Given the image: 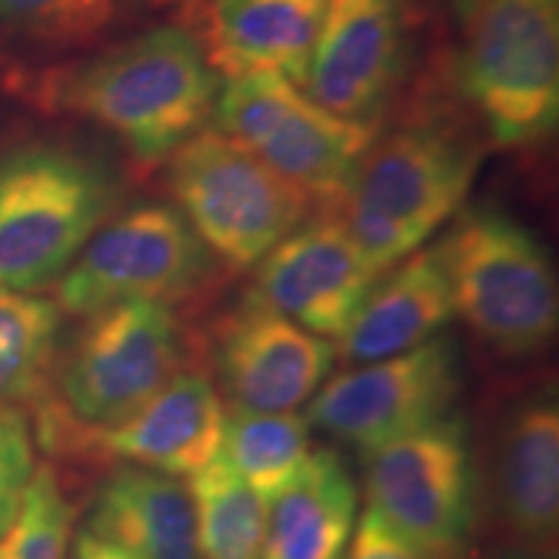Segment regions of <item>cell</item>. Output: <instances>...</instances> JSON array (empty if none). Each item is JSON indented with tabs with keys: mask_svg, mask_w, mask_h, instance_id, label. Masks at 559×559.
<instances>
[{
	"mask_svg": "<svg viewBox=\"0 0 559 559\" xmlns=\"http://www.w3.org/2000/svg\"><path fill=\"white\" fill-rule=\"evenodd\" d=\"M218 91V70L202 41L174 24L140 32L39 81L47 107L99 124L145 164L169 158L198 135Z\"/></svg>",
	"mask_w": 559,
	"mask_h": 559,
	"instance_id": "cell-1",
	"label": "cell"
},
{
	"mask_svg": "<svg viewBox=\"0 0 559 559\" xmlns=\"http://www.w3.org/2000/svg\"><path fill=\"white\" fill-rule=\"evenodd\" d=\"M479 151L443 122H412L376 138L355 174L340 218L376 272H386L464 205Z\"/></svg>",
	"mask_w": 559,
	"mask_h": 559,
	"instance_id": "cell-2",
	"label": "cell"
},
{
	"mask_svg": "<svg viewBox=\"0 0 559 559\" xmlns=\"http://www.w3.org/2000/svg\"><path fill=\"white\" fill-rule=\"evenodd\" d=\"M120 181L107 164L62 143L0 153V293L62 277L115 213Z\"/></svg>",
	"mask_w": 559,
	"mask_h": 559,
	"instance_id": "cell-3",
	"label": "cell"
},
{
	"mask_svg": "<svg viewBox=\"0 0 559 559\" xmlns=\"http://www.w3.org/2000/svg\"><path fill=\"white\" fill-rule=\"evenodd\" d=\"M187 362L171 304L132 298L88 313L55 373L58 400L41 407V443L60 449L75 432L122 423Z\"/></svg>",
	"mask_w": 559,
	"mask_h": 559,
	"instance_id": "cell-4",
	"label": "cell"
},
{
	"mask_svg": "<svg viewBox=\"0 0 559 559\" xmlns=\"http://www.w3.org/2000/svg\"><path fill=\"white\" fill-rule=\"evenodd\" d=\"M456 313L502 360H528L557 334L559 293L534 230L495 205L459 210L438 243Z\"/></svg>",
	"mask_w": 559,
	"mask_h": 559,
	"instance_id": "cell-5",
	"label": "cell"
},
{
	"mask_svg": "<svg viewBox=\"0 0 559 559\" xmlns=\"http://www.w3.org/2000/svg\"><path fill=\"white\" fill-rule=\"evenodd\" d=\"M213 115L221 132L326 213L342 207L362 156L379 138L376 124L332 115L272 70L230 75L221 83Z\"/></svg>",
	"mask_w": 559,
	"mask_h": 559,
	"instance_id": "cell-6",
	"label": "cell"
},
{
	"mask_svg": "<svg viewBox=\"0 0 559 559\" xmlns=\"http://www.w3.org/2000/svg\"><path fill=\"white\" fill-rule=\"evenodd\" d=\"M459 81L500 145L547 140L559 120V0H479Z\"/></svg>",
	"mask_w": 559,
	"mask_h": 559,
	"instance_id": "cell-7",
	"label": "cell"
},
{
	"mask_svg": "<svg viewBox=\"0 0 559 559\" xmlns=\"http://www.w3.org/2000/svg\"><path fill=\"white\" fill-rule=\"evenodd\" d=\"M368 510L430 559H469L479 479L459 412L360 453Z\"/></svg>",
	"mask_w": 559,
	"mask_h": 559,
	"instance_id": "cell-8",
	"label": "cell"
},
{
	"mask_svg": "<svg viewBox=\"0 0 559 559\" xmlns=\"http://www.w3.org/2000/svg\"><path fill=\"white\" fill-rule=\"evenodd\" d=\"M169 158L177 210L230 270L257 267L306 218V194L226 132L200 130Z\"/></svg>",
	"mask_w": 559,
	"mask_h": 559,
	"instance_id": "cell-9",
	"label": "cell"
},
{
	"mask_svg": "<svg viewBox=\"0 0 559 559\" xmlns=\"http://www.w3.org/2000/svg\"><path fill=\"white\" fill-rule=\"evenodd\" d=\"M213 275L215 257L177 207L138 202L104 223L62 272L58 306L73 317L132 298L177 306Z\"/></svg>",
	"mask_w": 559,
	"mask_h": 559,
	"instance_id": "cell-10",
	"label": "cell"
},
{
	"mask_svg": "<svg viewBox=\"0 0 559 559\" xmlns=\"http://www.w3.org/2000/svg\"><path fill=\"white\" fill-rule=\"evenodd\" d=\"M464 389V360L449 334L407 353L342 370L326 379L306 409V423L360 453L432 419L451 415Z\"/></svg>",
	"mask_w": 559,
	"mask_h": 559,
	"instance_id": "cell-11",
	"label": "cell"
},
{
	"mask_svg": "<svg viewBox=\"0 0 559 559\" xmlns=\"http://www.w3.org/2000/svg\"><path fill=\"white\" fill-rule=\"evenodd\" d=\"M210 358L230 407L293 412L330 379L337 347L247 293L215 324Z\"/></svg>",
	"mask_w": 559,
	"mask_h": 559,
	"instance_id": "cell-12",
	"label": "cell"
},
{
	"mask_svg": "<svg viewBox=\"0 0 559 559\" xmlns=\"http://www.w3.org/2000/svg\"><path fill=\"white\" fill-rule=\"evenodd\" d=\"M260 298L319 337H342L381 280L337 213L300 223L257 264Z\"/></svg>",
	"mask_w": 559,
	"mask_h": 559,
	"instance_id": "cell-13",
	"label": "cell"
},
{
	"mask_svg": "<svg viewBox=\"0 0 559 559\" xmlns=\"http://www.w3.org/2000/svg\"><path fill=\"white\" fill-rule=\"evenodd\" d=\"M404 45L402 0H326L306 94L332 115L376 124L400 81Z\"/></svg>",
	"mask_w": 559,
	"mask_h": 559,
	"instance_id": "cell-14",
	"label": "cell"
},
{
	"mask_svg": "<svg viewBox=\"0 0 559 559\" xmlns=\"http://www.w3.org/2000/svg\"><path fill=\"white\" fill-rule=\"evenodd\" d=\"M489 508L519 549L555 555L559 528V404L555 386L502 412L489 445Z\"/></svg>",
	"mask_w": 559,
	"mask_h": 559,
	"instance_id": "cell-15",
	"label": "cell"
},
{
	"mask_svg": "<svg viewBox=\"0 0 559 559\" xmlns=\"http://www.w3.org/2000/svg\"><path fill=\"white\" fill-rule=\"evenodd\" d=\"M223 419L226 412L215 381L205 368L187 362L128 419L102 430L75 432L68 440H75L81 451L171 477H190L221 453Z\"/></svg>",
	"mask_w": 559,
	"mask_h": 559,
	"instance_id": "cell-16",
	"label": "cell"
},
{
	"mask_svg": "<svg viewBox=\"0 0 559 559\" xmlns=\"http://www.w3.org/2000/svg\"><path fill=\"white\" fill-rule=\"evenodd\" d=\"M453 317L456 304L438 247L417 249L383 272L340 337L337 358L345 366L394 358L440 337Z\"/></svg>",
	"mask_w": 559,
	"mask_h": 559,
	"instance_id": "cell-17",
	"label": "cell"
},
{
	"mask_svg": "<svg viewBox=\"0 0 559 559\" xmlns=\"http://www.w3.org/2000/svg\"><path fill=\"white\" fill-rule=\"evenodd\" d=\"M326 0H207L205 55L228 75L272 70L304 83Z\"/></svg>",
	"mask_w": 559,
	"mask_h": 559,
	"instance_id": "cell-18",
	"label": "cell"
},
{
	"mask_svg": "<svg viewBox=\"0 0 559 559\" xmlns=\"http://www.w3.org/2000/svg\"><path fill=\"white\" fill-rule=\"evenodd\" d=\"M86 531L140 559H202L190 487L145 466L122 464L102 481Z\"/></svg>",
	"mask_w": 559,
	"mask_h": 559,
	"instance_id": "cell-19",
	"label": "cell"
},
{
	"mask_svg": "<svg viewBox=\"0 0 559 559\" xmlns=\"http://www.w3.org/2000/svg\"><path fill=\"white\" fill-rule=\"evenodd\" d=\"M360 492L345 461L313 449L267 510L262 559H340L358 523Z\"/></svg>",
	"mask_w": 559,
	"mask_h": 559,
	"instance_id": "cell-20",
	"label": "cell"
},
{
	"mask_svg": "<svg viewBox=\"0 0 559 559\" xmlns=\"http://www.w3.org/2000/svg\"><path fill=\"white\" fill-rule=\"evenodd\" d=\"M311 451V425L293 412L228 407L223 419L221 456L267 506L298 477Z\"/></svg>",
	"mask_w": 559,
	"mask_h": 559,
	"instance_id": "cell-21",
	"label": "cell"
},
{
	"mask_svg": "<svg viewBox=\"0 0 559 559\" xmlns=\"http://www.w3.org/2000/svg\"><path fill=\"white\" fill-rule=\"evenodd\" d=\"M202 559H262L270 506L243 481L226 459L190 474Z\"/></svg>",
	"mask_w": 559,
	"mask_h": 559,
	"instance_id": "cell-22",
	"label": "cell"
},
{
	"mask_svg": "<svg viewBox=\"0 0 559 559\" xmlns=\"http://www.w3.org/2000/svg\"><path fill=\"white\" fill-rule=\"evenodd\" d=\"M62 311L32 293H0V407L45 396L60 347Z\"/></svg>",
	"mask_w": 559,
	"mask_h": 559,
	"instance_id": "cell-23",
	"label": "cell"
},
{
	"mask_svg": "<svg viewBox=\"0 0 559 559\" xmlns=\"http://www.w3.org/2000/svg\"><path fill=\"white\" fill-rule=\"evenodd\" d=\"M148 0H0V24L55 52L83 50L109 37Z\"/></svg>",
	"mask_w": 559,
	"mask_h": 559,
	"instance_id": "cell-24",
	"label": "cell"
},
{
	"mask_svg": "<svg viewBox=\"0 0 559 559\" xmlns=\"http://www.w3.org/2000/svg\"><path fill=\"white\" fill-rule=\"evenodd\" d=\"M73 508L52 464H39L11 528L0 539V559H68Z\"/></svg>",
	"mask_w": 559,
	"mask_h": 559,
	"instance_id": "cell-25",
	"label": "cell"
},
{
	"mask_svg": "<svg viewBox=\"0 0 559 559\" xmlns=\"http://www.w3.org/2000/svg\"><path fill=\"white\" fill-rule=\"evenodd\" d=\"M34 469L29 419L19 407H0V539L16 519Z\"/></svg>",
	"mask_w": 559,
	"mask_h": 559,
	"instance_id": "cell-26",
	"label": "cell"
},
{
	"mask_svg": "<svg viewBox=\"0 0 559 559\" xmlns=\"http://www.w3.org/2000/svg\"><path fill=\"white\" fill-rule=\"evenodd\" d=\"M349 559H430L417 547L396 534L373 510L358 515L353 536H349Z\"/></svg>",
	"mask_w": 559,
	"mask_h": 559,
	"instance_id": "cell-27",
	"label": "cell"
},
{
	"mask_svg": "<svg viewBox=\"0 0 559 559\" xmlns=\"http://www.w3.org/2000/svg\"><path fill=\"white\" fill-rule=\"evenodd\" d=\"M68 557L70 559H140L135 555H130L128 549L117 547V544L99 539V536L91 534V531H86V528L75 536Z\"/></svg>",
	"mask_w": 559,
	"mask_h": 559,
	"instance_id": "cell-28",
	"label": "cell"
},
{
	"mask_svg": "<svg viewBox=\"0 0 559 559\" xmlns=\"http://www.w3.org/2000/svg\"><path fill=\"white\" fill-rule=\"evenodd\" d=\"M445 3L451 5V11L456 13L461 21H466L474 13V9L479 5V0H445Z\"/></svg>",
	"mask_w": 559,
	"mask_h": 559,
	"instance_id": "cell-29",
	"label": "cell"
},
{
	"mask_svg": "<svg viewBox=\"0 0 559 559\" xmlns=\"http://www.w3.org/2000/svg\"><path fill=\"white\" fill-rule=\"evenodd\" d=\"M502 559H555V555H544V551H531V549H515Z\"/></svg>",
	"mask_w": 559,
	"mask_h": 559,
	"instance_id": "cell-30",
	"label": "cell"
},
{
	"mask_svg": "<svg viewBox=\"0 0 559 559\" xmlns=\"http://www.w3.org/2000/svg\"><path fill=\"white\" fill-rule=\"evenodd\" d=\"M179 3H190V5H200V3H207V0H179Z\"/></svg>",
	"mask_w": 559,
	"mask_h": 559,
	"instance_id": "cell-31",
	"label": "cell"
}]
</instances>
